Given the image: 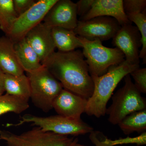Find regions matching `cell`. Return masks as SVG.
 <instances>
[{
	"instance_id": "obj_10",
	"label": "cell",
	"mask_w": 146,
	"mask_h": 146,
	"mask_svg": "<svg viewBox=\"0 0 146 146\" xmlns=\"http://www.w3.org/2000/svg\"><path fill=\"white\" fill-rule=\"evenodd\" d=\"M112 44L123 53L125 60L131 64L139 65V49L142 44L137 27L131 23L121 26L112 38Z\"/></svg>"
},
{
	"instance_id": "obj_2",
	"label": "cell",
	"mask_w": 146,
	"mask_h": 146,
	"mask_svg": "<svg viewBox=\"0 0 146 146\" xmlns=\"http://www.w3.org/2000/svg\"><path fill=\"white\" fill-rule=\"evenodd\" d=\"M139 67V64H131L125 60L119 65L110 67L102 75L91 76L94 90L92 96L87 100L85 113L97 118L104 116L108 102L120 82Z\"/></svg>"
},
{
	"instance_id": "obj_13",
	"label": "cell",
	"mask_w": 146,
	"mask_h": 146,
	"mask_svg": "<svg viewBox=\"0 0 146 146\" xmlns=\"http://www.w3.org/2000/svg\"><path fill=\"white\" fill-rule=\"evenodd\" d=\"M86 99L63 89L54 101L52 108L58 115L74 120L81 119L85 112Z\"/></svg>"
},
{
	"instance_id": "obj_14",
	"label": "cell",
	"mask_w": 146,
	"mask_h": 146,
	"mask_svg": "<svg viewBox=\"0 0 146 146\" xmlns=\"http://www.w3.org/2000/svg\"><path fill=\"white\" fill-rule=\"evenodd\" d=\"M100 16L115 18L121 26L131 23L124 10L123 0H94L91 9L80 18V21H87Z\"/></svg>"
},
{
	"instance_id": "obj_21",
	"label": "cell",
	"mask_w": 146,
	"mask_h": 146,
	"mask_svg": "<svg viewBox=\"0 0 146 146\" xmlns=\"http://www.w3.org/2000/svg\"><path fill=\"white\" fill-rule=\"evenodd\" d=\"M28 102L7 94L0 96V116L8 112L21 114L28 109Z\"/></svg>"
},
{
	"instance_id": "obj_18",
	"label": "cell",
	"mask_w": 146,
	"mask_h": 146,
	"mask_svg": "<svg viewBox=\"0 0 146 146\" xmlns=\"http://www.w3.org/2000/svg\"><path fill=\"white\" fill-rule=\"evenodd\" d=\"M4 88L6 94L28 102L30 99L31 89L27 76L5 74Z\"/></svg>"
},
{
	"instance_id": "obj_17",
	"label": "cell",
	"mask_w": 146,
	"mask_h": 146,
	"mask_svg": "<svg viewBox=\"0 0 146 146\" xmlns=\"http://www.w3.org/2000/svg\"><path fill=\"white\" fill-rule=\"evenodd\" d=\"M52 34L56 48L60 52H69L82 48L78 36L72 30L60 27L52 29Z\"/></svg>"
},
{
	"instance_id": "obj_8",
	"label": "cell",
	"mask_w": 146,
	"mask_h": 146,
	"mask_svg": "<svg viewBox=\"0 0 146 146\" xmlns=\"http://www.w3.org/2000/svg\"><path fill=\"white\" fill-rule=\"evenodd\" d=\"M57 0H39L18 17L7 36L13 42L24 38L30 31L42 23Z\"/></svg>"
},
{
	"instance_id": "obj_16",
	"label": "cell",
	"mask_w": 146,
	"mask_h": 146,
	"mask_svg": "<svg viewBox=\"0 0 146 146\" xmlns=\"http://www.w3.org/2000/svg\"><path fill=\"white\" fill-rule=\"evenodd\" d=\"M14 47L18 62L24 72H32L43 66L38 55L25 37L14 42Z\"/></svg>"
},
{
	"instance_id": "obj_23",
	"label": "cell",
	"mask_w": 146,
	"mask_h": 146,
	"mask_svg": "<svg viewBox=\"0 0 146 146\" xmlns=\"http://www.w3.org/2000/svg\"><path fill=\"white\" fill-rule=\"evenodd\" d=\"M123 5L126 14L142 13L146 11V0H124Z\"/></svg>"
},
{
	"instance_id": "obj_22",
	"label": "cell",
	"mask_w": 146,
	"mask_h": 146,
	"mask_svg": "<svg viewBox=\"0 0 146 146\" xmlns=\"http://www.w3.org/2000/svg\"><path fill=\"white\" fill-rule=\"evenodd\" d=\"M146 11L142 13L127 14L128 19L136 25L141 36L142 48L139 54V58L143 60L144 64L146 62Z\"/></svg>"
},
{
	"instance_id": "obj_6",
	"label": "cell",
	"mask_w": 146,
	"mask_h": 146,
	"mask_svg": "<svg viewBox=\"0 0 146 146\" xmlns=\"http://www.w3.org/2000/svg\"><path fill=\"white\" fill-rule=\"evenodd\" d=\"M30 123L44 131L65 136L84 135L94 131L93 127L82 119H72L58 115L42 117L25 114L21 117L18 123L9 124V126H18Z\"/></svg>"
},
{
	"instance_id": "obj_11",
	"label": "cell",
	"mask_w": 146,
	"mask_h": 146,
	"mask_svg": "<svg viewBox=\"0 0 146 146\" xmlns=\"http://www.w3.org/2000/svg\"><path fill=\"white\" fill-rule=\"evenodd\" d=\"M76 6L71 0H57L45 16L43 23L52 29L60 27L74 30L77 25Z\"/></svg>"
},
{
	"instance_id": "obj_29",
	"label": "cell",
	"mask_w": 146,
	"mask_h": 146,
	"mask_svg": "<svg viewBox=\"0 0 146 146\" xmlns=\"http://www.w3.org/2000/svg\"><path fill=\"white\" fill-rule=\"evenodd\" d=\"M5 74L0 68V96L3 95L5 92L4 88Z\"/></svg>"
},
{
	"instance_id": "obj_20",
	"label": "cell",
	"mask_w": 146,
	"mask_h": 146,
	"mask_svg": "<svg viewBox=\"0 0 146 146\" xmlns=\"http://www.w3.org/2000/svg\"><path fill=\"white\" fill-rule=\"evenodd\" d=\"M18 18L13 0H0V29L6 36L9 35Z\"/></svg>"
},
{
	"instance_id": "obj_5",
	"label": "cell",
	"mask_w": 146,
	"mask_h": 146,
	"mask_svg": "<svg viewBox=\"0 0 146 146\" xmlns=\"http://www.w3.org/2000/svg\"><path fill=\"white\" fill-rule=\"evenodd\" d=\"M27 74L33 103L43 112H49L53 109L55 99L63 89V86L43 65L39 70Z\"/></svg>"
},
{
	"instance_id": "obj_1",
	"label": "cell",
	"mask_w": 146,
	"mask_h": 146,
	"mask_svg": "<svg viewBox=\"0 0 146 146\" xmlns=\"http://www.w3.org/2000/svg\"><path fill=\"white\" fill-rule=\"evenodd\" d=\"M63 88L88 100L94 90L93 79L82 51L55 52L42 63Z\"/></svg>"
},
{
	"instance_id": "obj_12",
	"label": "cell",
	"mask_w": 146,
	"mask_h": 146,
	"mask_svg": "<svg viewBox=\"0 0 146 146\" xmlns=\"http://www.w3.org/2000/svg\"><path fill=\"white\" fill-rule=\"evenodd\" d=\"M25 38L38 55L42 64L55 52L52 28L43 23L30 31Z\"/></svg>"
},
{
	"instance_id": "obj_7",
	"label": "cell",
	"mask_w": 146,
	"mask_h": 146,
	"mask_svg": "<svg viewBox=\"0 0 146 146\" xmlns=\"http://www.w3.org/2000/svg\"><path fill=\"white\" fill-rule=\"evenodd\" d=\"M74 140L36 126L20 134L0 130V141H5L8 146H70Z\"/></svg>"
},
{
	"instance_id": "obj_19",
	"label": "cell",
	"mask_w": 146,
	"mask_h": 146,
	"mask_svg": "<svg viewBox=\"0 0 146 146\" xmlns=\"http://www.w3.org/2000/svg\"><path fill=\"white\" fill-rule=\"evenodd\" d=\"M123 133L129 135L134 132H145L146 130V109L127 115L118 123Z\"/></svg>"
},
{
	"instance_id": "obj_25",
	"label": "cell",
	"mask_w": 146,
	"mask_h": 146,
	"mask_svg": "<svg viewBox=\"0 0 146 146\" xmlns=\"http://www.w3.org/2000/svg\"><path fill=\"white\" fill-rule=\"evenodd\" d=\"M89 138L96 146H114L113 141L108 139L101 131H93L90 133Z\"/></svg>"
},
{
	"instance_id": "obj_27",
	"label": "cell",
	"mask_w": 146,
	"mask_h": 146,
	"mask_svg": "<svg viewBox=\"0 0 146 146\" xmlns=\"http://www.w3.org/2000/svg\"><path fill=\"white\" fill-rule=\"evenodd\" d=\"M146 133L145 131L142 133L141 136L136 138H121L118 140L113 141V145L123 144H137L138 145H145Z\"/></svg>"
},
{
	"instance_id": "obj_3",
	"label": "cell",
	"mask_w": 146,
	"mask_h": 146,
	"mask_svg": "<svg viewBox=\"0 0 146 146\" xmlns=\"http://www.w3.org/2000/svg\"><path fill=\"white\" fill-rule=\"evenodd\" d=\"M124 82L112 97V104L106 109L108 121L114 125L131 113L146 109V99L134 85L129 74L125 77Z\"/></svg>"
},
{
	"instance_id": "obj_4",
	"label": "cell",
	"mask_w": 146,
	"mask_h": 146,
	"mask_svg": "<svg viewBox=\"0 0 146 146\" xmlns=\"http://www.w3.org/2000/svg\"><path fill=\"white\" fill-rule=\"evenodd\" d=\"M78 36L91 76L102 75L110 67L119 65L125 60L124 55L117 48L105 46L99 39L89 40Z\"/></svg>"
},
{
	"instance_id": "obj_15",
	"label": "cell",
	"mask_w": 146,
	"mask_h": 146,
	"mask_svg": "<svg viewBox=\"0 0 146 146\" xmlns=\"http://www.w3.org/2000/svg\"><path fill=\"white\" fill-rule=\"evenodd\" d=\"M0 68L5 74L14 76L24 74L16 56L14 42L6 35L0 37Z\"/></svg>"
},
{
	"instance_id": "obj_30",
	"label": "cell",
	"mask_w": 146,
	"mask_h": 146,
	"mask_svg": "<svg viewBox=\"0 0 146 146\" xmlns=\"http://www.w3.org/2000/svg\"><path fill=\"white\" fill-rule=\"evenodd\" d=\"M70 146H86L84 145H82L81 144L79 143L78 140L77 138L74 139L72 143L71 144Z\"/></svg>"
},
{
	"instance_id": "obj_9",
	"label": "cell",
	"mask_w": 146,
	"mask_h": 146,
	"mask_svg": "<svg viewBox=\"0 0 146 146\" xmlns=\"http://www.w3.org/2000/svg\"><path fill=\"white\" fill-rule=\"evenodd\" d=\"M121 27L115 18L100 16L87 21H78L74 31L79 36L88 40L98 39L102 42L112 39Z\"/></svg>"
},
{
	"instance_id": "obj_24",
	"label": "cell",
	"mask_w": 146,
	"mask_h": 146,
	"mask_svg": "<svg viewBox=\"0 0 146 146\" xmlns=\"http://www.w3.org/2000/svg\"><path fill=\"white\" fill-rule=\"evenodd\" d=\"M130 76L134 80V84L141 93H146V68H138L131 72Z\"/></svg>"
},
{
	"instance_id": "obj_28",
	"label": "cell",
	"mask_w": 146,
	"mask_h": 146,
	"mask_svg": "<svg viewBox=\"0 0 146 146\" xmlns=\"http://www.w3.org/2000/svg\"><path fill=\"white\" fill-rule=\"evenodd\" d=\"M94 0H80L76 3L77 15L83 17L88 13L92 7Z\"/></svg>"
},
{
	"instance_id": "obj_26",
	"label": "cell",
	"mask_w": 146,
	"mask_h": 146,
	"mask_svg": "<svg viewBox=\"0 0 146 146\" xmlns=\"http://www.w3.org/2000/svg\"><path fill=\"white\" fill-rule=\"evenodd\" d=\"M13 6L18 17L21 16L33 5L34 0H13Z\"/></svg>"
}]
</instances>
